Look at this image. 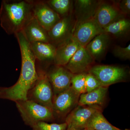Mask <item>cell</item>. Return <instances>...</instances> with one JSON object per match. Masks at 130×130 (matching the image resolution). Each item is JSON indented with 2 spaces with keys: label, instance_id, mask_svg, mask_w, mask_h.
<instances>
[{
  "label": "cell",
  "instance_id": "cell-1",
  "mask_svg": "<svg viewBox=\"0 0 130 130\" xmlns=\"http://www.w3.org/2000/svg\"><path fill=\"white\" fill-rule=\"evenodd\" d=\"M18 40L21 56V67L18 81L9 87H0V99L12 101L27 100L28 91L39 78L36 66V59L30 43L22 32L14 35Z\"/></svg>",
  "mask_w": 130,
  "mask_h": 130
},
{
  "label": "cell",
  "instance_id": "cell-2",
  "mask_svg": "<svg viewBox=\"0 0 130 130\" xmlns=\"http://www.w3.org/2000/svg\"><path fill=\"white\" fill-rule=\"evenodd\" d=\"M34 17L32 1L3 0L0 7V25L8 35L21 32Z\"/></svg>",
  "mask_w": 130,
  "mask_h": 130
},
{
  "label": "cell",
  "instance_id": "cell-3",
  "mask_svg": "<svg viewBox=\"0 0 130 130\" xmlns=\"http://www.w3.org/2000/svg\"><path fill=\"white\" fill-rule=\"evenodd\" d=\"M15 102L25 124L31 128L40 122L55 120L53 111L48 108L28 100Z\"/></svg>",
  "mask_w": 130,
  "mask_h": 130
},
{
  "label": "cell",
  "instance_id": "cell-4",
  "mask_svg": "<svg viewBox=\"0 0 130 130\" xmlns=\"http://www.w3.org/2000/svg\"><path fill=\"white\" fill-rule=\"evenodd\" d=\"M36 68L39 78L28 91L27 100L48 108L52 111L53 93L51 84L45 70L37 66Z\"/></svg>",
  "mask_w": 130,
  "mask_h": 130
},
{
  "label": "cell",
  "instance_id": "cell-5",
  "mask_svg": "<svg viewBox=\"0 0 130 130\" xmlns=\"http://www.w3.org/2000/svg\"><path fill=\"white\" fill-rule=\"evenodd\" d=\"M80 95L71 87L53 96V111L55 120L66 119L67 115L78 105Z\"/></svg>",
  "mask_w": 130,
  "mask_h": 130
},
{
  "label": "cell",
  "instance_id": "cell-6",
  "mask_svg": "<svg viewBox=\"0 0 130 130\" xmlns=\"http://www.w3.org/2000/svg\"><path fill=\"white\" fill-rule=\"evenodd\" d=\"M88 72L97 78L101 86L108 87L113 84L125 81L128 75L125 68L110 65H94Z\"/></svg>",
  "mask_w": 130,
  "mask_h": 130
},
{
  "label": "cell",
  "instance_id": "cell-7",
  "mask_svg": "<svg viewBox=\"0 0 130 130\" xmlns=\"http://www.w3.org/2000/svg\"><path fill=\"white\" fill-rule=\"evenodd\" d=\"M45 71L51 84L53 96L63 92L71 86L73 74L64 67L53 64L50 65Z\"/></svg>",
  "mask_w": 130,
  "mask_h": 130
},
{
  "label": "cell",
  "instance_id": "cell-8",
  "mask_svg": "<svg viewBox=\"0 0 130 130\" xmlns=\"http://www.w3.org/2000/svg\"><path fill=\"white\" fill-rule=\"evenodd\" d=\"M76 20L73 12L61 18L48 31L50 43L56 46L73 36Z\"/></svg>",
  "mask_w": 130,
  "mask_h": 130
},
{
  "label": "cell",
  "instance_id": "cell-9",
  "mask_svg": "<svg viewBox=\"0 0 130 130\" xmlns=\"http://www.w3.org/2000/svg\"><path fill=\"white\" fill-rule=\"evenodd\" d=\"M102 110L99 106L78 105L67 115L64 122L67 124V128L84 129H86L87 124L93 114Z\"/></svg>",
  "mask_w": 130,
  "mask_h": 130
},
{
  "label": "cell",
  "instance_id": "cell-10",
  "mask_svg": "<svg viewBox=\"0 0 130 130\" xmlns=\"http://www.w3.org/2000/svg\"><path fill=\"white\" fill-rule=\"evenodd\" d=\"M94 19L76 23L73 37L81 46H86L97 35L103 32Z\"/></svg>",
  "mask_w": 130,
  "mask_h": 130
},
{
  "label": "cell",
  "instance_id": "cell-11",
  "mask_svg": "<svg viewBox=\"0 0 130 130\" xmlns=\"http://www.w3.org/2000/svg\"><path fill=\"white\" fill-rule=\"evenodd\" d=\"M34 17L39 23L48 31L60 19L45 1H32Z\"/></svg>",
  "mask_w": 130,
  "mask_h": 130
},
{
  "label": "cell",
  "instance_id": "cell-12",
  "mask_svg": "<svg viewBox=\"0 0 130 130\" xmlns=\"http://www.w3.org/2000/svg\"><path fill=\"white\" fill-rule=\"evenodd\" d=\"M95 61L85 47L80 46L64 67L73 74L88 73Z\"/></svg>",
  "mask_w": 130,
  "mask_h": 130
},
{
  "label": "cell",
  "instance_id": "cell-13",
  "mask_svg": "<svg viewBox=\"0 0 130 130\" xmlns=\"http://www.w3.org/2000/svg\"><path fill=\"white\" fill-rule=\"evenodd\" d=\"M123 16L114 2L101 1L94 18L103 29Z\"/></svg>",
  "mask_w": 130,
  "mask_h": 130
},
{
  "label": "cell",
  "instance_id": "cell-14",
  "mask_svg": "<svg viewBox=\"0 0 130 130\" xmlns=\"http://www.w3.org/2000/svg\"><path fill=\"white\" fill-rule=\"evenodd\" d=\"M31 48L36 59V62L40 66L43 65L42 69L45 70L54 64L56 47L50 43L35 42L31 43Z\"/></svg>",
  "mask_w": 130,
  "mask_h": 130
},
{
  "label": "cell",
  "instance_id": "cell-15",
  "mask_svg": "<svg viewBox=\"0 0 130 130\" xmlns=\"http://www.w3.org/2000/svg\"><path fill=\"white\" fill-rule=\"evenodd\" d=\"M73 36L56 47L54 64L65 66L80 46Z\"/></svg>",
  "mask_w": 130,
  "mask_h": 130
},
{
  "label": "cell",
  "instance_id": "cell-16",
  "mask_svg": "<svg viewBox=\"0 0 130 130\" xmlns=\"http://www.w3.org/2000/svg\"><path fill=\"white\" fill-rule=\"evenodd\" d=\"M111 40V35L102 32L96 36L85 47L95 61H100L106 55Z\"/></svg>",
  "mask_w": 130,
  "mask_h": 130
},
{
  "label": "cell",
  "instance_id": "cell-17",
  "mask_svg": "<svg viewBox=\"0 0 130 130\" xmlns=\"http://www.w3.org/2000/svg\"><path fill=\"white\" fill-rule=\"evenodd\" d=\"M100 1L96 0L74 1L73 13L76 23L94 18Z\"/></svg>",
  "mask_w": 130,
  "mask_h": 130
},
{
  "label": "cell",
  "instance_id": "cell-18",
  "mask_svg": "<svg viewBox=\"0 0 130 130\" xmlns=\"http://www.w3.org/2000/svg\"><path fill=\"white\" fill-rule=\"evenodd\" d=\"M21 32L30 43H50L48 31L39 23L34 16L25 25Z\"/></svg>",
  "mask_w": 130,
  "mask_h": 130
},
{
  "label": "cell",
  "instance_id": "cell-19",
  "mask_svg": "<svg viewBox=\"0 0 130 130\" xmlns=\"http://www.w3.org/2000/svg\"><path fill=\"white\" fill-rule=\"evenodd\" d=\"M108 88L101 86L91 92L81 94L79 96L78 105L100 106L105 102Z\"/></svg>",
  "mask_w": 130,
  "mask_h": 130
},
{
  "label": "cell",
  "instance_id": "cell-20",
  "mask_svg": "<svg viewBox=\"0 0 130 130\" xmlns=\"http://www.w3.org/2000/svg\"><path fill=\"white\" fill-rule=\"evenodd\" d=\"M103 32L112 35L117 38L123 37L129 33L130 30V21L123 16L103 29Z\"/></svg>",
  "mask_w": 130,
  "mask_h": 130
},
{
  "label": "cell",
  "instance_id": "cell-21",
  "mask_svg": "<svg viewBox=\"0 0 130 130\" xmlns=\"http://www.w3.org/2000/svg\"><path fill=\"white\" fill-rule=\"evenodd\" d=\"M86 129L94 130H122L114 126L105 118L102 110L96 112L89 120Z\"/></svg>",
  "mask_w": 130,
  "mask_h": 130
},
{
  "label": "cell",
  "instance_id": "cell-22",
  "mask_svg": "<svg viewBox=\"0 0 130 130\" xmlns=\"http://www.w3.org/2000/svg\"><path fill=\"white\" fill-rule=\"evenodd\" d=\"M45 1L61 18L67 16L73 12L74 2L73 1L48 0Z\"/></svg>",
  "mask_w": 130,
  "mask_h": 130
},
{
  "label": "cell",
  "instance_id": "cell-23",
  "mask_svg": "<svg viewBox=\"0 0 130 130\" xmlns=\"http://www.w3.org/2000/svg\"><path fill=\"white\" fill-rule=\"evenodd\" d=\"M87 73L73 74L71 79V86L79 94L86 93L85 77Z\"/></svg>",
  "mask_w": 130,
  "mask_h": 130
},
{
  "label": "cell",
  "instance_id": "cell-24",
  "mask_svg": "<svg viewBox=\"0 0 130 130\" xmlns=\"http://www.w3.org/2000/svg\"><path fill=\"white\" fill-rule=\"evenodd\" d=\"M67 126L65 122L57 124H48L46 122H40L32 127V130H66Z\"/></svg>",
  "mask_w": 130,
  "mask_h": 130
},
{
  "label": "cell",
  "instance_id": "cell-25",
  "mask_svg": "<svg viewBox=\"0 0 130 130\" xmlns=\"http://www.w3.org/2000/svg\"><path fill=\"white\" fill-rule=\"evenodd\" d=\"M112 53L115 57L123 60H127L130 59V44L126 47L116 45L114 47Z\"/></svg>",
  "mask_w": 130,
  "mask_h": 130
},
{
  "label": "cell",
  "instance_id": "cell-26",
  "mask_svg": "<svg viewBox=\"0 0 130 130\" xmlns=\"http://www.w3.org/2000/svg\"><path fill=\"white\" fill-rule=\"evenodd\" d=\"M85 86L86 93H89L102 86L93 74L88 72L85 77Z\"/></svg>",
  "mask_w": 130,
  "mask_h": 130
},
{
  "label": "cell",
  "instance_id": "cell-27",
  "mask_svg": "<svg viewBox=\"0 0 130 130\" xmlns=\"http://www.w3.org/2000/svg\"><path fill=\"white\" fill-rule=\"evenodd\" d=\"M114 2L122 15L126 16L130 14V0H122L116 1H114Z\"/></svg>",
  "mask_w": 130,
  "mask_h": 130
},
{
  "label": "cell",
  "instance_id": "cell-28",
  "mask_svg": "<svg viewBox=\"0 0 130 130\" xmlns=\"http://www.w3.org/2000/svg\"><path fill=\"white\" fill-rule=\"evenodd\" d=\"M66 130H86V129H84L83 130H78L76 129H72V128H67V129Z\"/></svg>",
  "mask_w": 130,
  "mask_h": 130
},
{
  "label": "cell",
  "instance_id": "cell-29",
  "mask_svg": "<svg viewBox=\"0 0 130 130\" xmlns=\"http://www.w3.org/2000/svg\"><path fill=\"white\" fill-rule=\"evenodd\" d=\"M86 130H92V129H86Z\"/></svg>",
  "mask_w": 130,
  "mask_h": 130
}]
</instances>
